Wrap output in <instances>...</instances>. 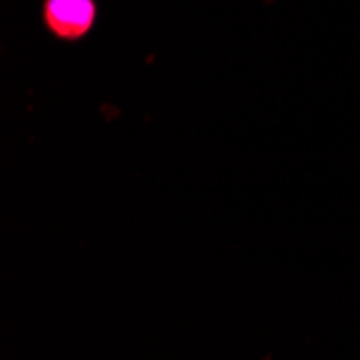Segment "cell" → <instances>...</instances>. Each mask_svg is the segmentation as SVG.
<instances>
[{
  "mask_svg": "<svg viewBox=\"0 0 360 360\" xmlns=\"http://www.w3.org/2000/svg\"><path fill=\"white\" fill-rule=\"evenodd\" d=\"M95 0H46L44 22L52 35L65 41L82 39L95 22Z\"/></svg>",
  "mask_w": 360,
  "mask_h": 360,
  "instance_id": "6da1fadb",
  "label": "cell"
}]
</instances>
